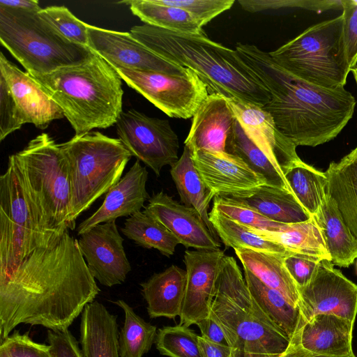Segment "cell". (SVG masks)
<instances>
[{
  "label": "cell",
  "mask_w": 357,
  "mask_h": 357,
  "mask_svg": "<svg viewBox=\"0 0 357 357\" xmlns=\"http://www.w3.org/2000/svg\"><path fill=\"white\" fill-rule=\"evenodd\" d=\"M100 291L78 240L65 232L0 278V342L21 324L68 330Z\"/></svg>",
  "instance_id": "obj_1"
},
{
  "label": "cell",
  "mask_w": 357,
  "mask_h": 357,
  "mask_svg": "<svg viewBox=\"0 0 357 357\" xmlns=\"http://www.w3.org/2000/svg\"><path fill=\"white\" fill-rule=\"evenodd\" d=\"M236 51L271 94L262 108L296 146L333 139L352 118L356 100L344 87L330 89L300 79L255 45L238 43Z\"/></svg>",
  "instance_id": "obj_2"
},
{
  "label": "cell",
  "mask_w": 357,
  "mask_h": 357,
  "mask_svg": "<svg viewBox=\"0 0 357 357\" xmlns=\"http://www.w3.org/2000/svg\"><path fill=\"white\" fill-rule=\"evenodd\" d=\"M130 34L160 56L191 69L204 82L209 94L252 103L263 107L271 94L238 52L209 39L204 33H175L144 24Z\"/></svg>",
  "instance_id": "obj_3"
},
{
  "label": "cell",
  "mask_w": 357,
  "mask_h": 357,
  "mask_svg": "<svg viewBox=\"0 0 357 357\" xmlns=\"http://www.w3.org/2000/svg\"><path fill=\"white\" fill-rule=\"evenodd\" d=\"M29 74L61 109L75 135L112 126L123 112L122 79L93 51L78 64Z\"/></svg>",
  "instance_id": "obj_4"
},
{
  "label": "cell",
  "mask_w": 357,
  "mask_h": 357,
  "mask_svg": "<svg viewBox=\"0 0 357 357\" xmlns=\"http://www.w3.org/2000/svg\"><path fill=\"white\" fill-rule=\"evenodd\" d=\"M210 317L222 328L234 357H280L291 346L252 297L233 257L222 259Z\"/></svg>",
  "instance_id": "obj_5"
},
{
  "label": "cell",
  "mask_w": 357,
  "mask_h": 357,
  "mask_svg": "<svg viewBox=\"0 0 357 357\" xmlns=\"http://www.w3.org/2000/svg\"><path fill=\"white\" fill-rule=\"evenodd\" d=\"M41 230L50 245L75 227L71 223V184L68 165L61 149L47 133L32 139L15 153Z\"/></svg>",
  "instance_id": "obj_6"
},
{
  "label": "cell",
  "mask_w": 357,
  "mask_h": 357,
  "mask_svg": "<svg viewBox=\"0 0 357 357\" xmlns=\"http://www.w3.org/2000/svg\"><path fill=\"white\" fill-rule=\"evenodd\" d=\"M71 184L70 221L76 219L121 178L132 155L118 138L98 131L75 135L60 144Z\"/></svg>",
  "instance_id": "obj_7"
},
{
  "label": "cell",
  "mask_w": 357,
  "mask_h": 357,
  "mask_svg": "<svg viewBox=\"0 0 357 357\" xmlns=\"http://www.w3.org/2000/svg\"><path fill=\"white\" fill-rule=\"evenodd\" d=\"M0 40L28 73L78 64L93 52L66 39L35 10L0 7Z\"/></svg>",
  "instance_id": "obj_8"
},
{
  "label": "cell",
  "mask_w": 357,
  "mask_h": 357,
  "mask_svg": "<svg viewBox=\"0 0 357 357\" xmlns=\"http://www.w3.org/2000/svg\"><path fill=\"white\" fill-rule=\"evenodd\" d=\"M268 54L287 72L326 89L344 88L351 72L343 40L342 15L310 26Z\"/></svg>",
  "instance_id": "obj_9"
},
{
  "label": "cell",
  "mask_w": 357,
  "mask_h": 357,
  "mask_svg": "<svg viewBox=\"0 0 357 357\" xmlns=\"http://www.w3.org/2000/svg\"><path fill=\"white\" fill-rule=\"evenodd\" d=\"M49 246L15 154L10 155L0 176V278L36 249Z\"/></svg>",
  "instance_id": "obj_10"
},
{
  "label": "cell",
  "mask_w": 357,
  "mask_h": 357,
  "mask_svg": "<svg viewBox=\"0 0 357 357\" xmlns=\"http://www.w3.org/2000/svg\"><path fill=\"white\" fill-rule=\"evenodd\" d=\"M116 70L127 85L169 117H193L209 95L207 86L190 68L185 75Z\"/></svg>",
  "instance_id": "obj_11"
},
{
  "label": "cell",
  "mask_w": 357,
  "mask_h": 357,
  "mask_svg": "<svg viewBox=\"0 0 357 357\" xmlns=\"http://www.w3.org/2000/svg\"><path fill=\"white\" fill-rule=\"evenodd\" d=\"M115 125L119 139L132 156L150 167L157 176L163 167L178 160V139L167 120L131 109L123 111Z\"/></svg>",
  "instance_id": "obj_12"
},
{
  "label": "cell",
  "mask_w": 357,
  "mask_h": 357,
  "mask_svg": "<svg viewBox=\"0 0 357 357\" xmlns=\"http://www.w3.org/2000/svg\"><path fill=\"white\" fill-rule=\"evenodd\" d=\"M298 291L300 327L320 314H333L355 321L357 284L335 268L331 261L321 260L310 281L298 288Z\"/></svg>",
  "instance_id": "obj_13"
},
{
  "label": "cell",
  "mask_w": 357,
  "mask_h": 357,
  "mask_svg": "<svg viewBox=\"0 0 357 357\" xmlns=\"http://www.w3.org/2000/svg\"><path fill=\"white\" fill-rule=\"evenodd\" d=\"M89 47L115 69L121 68L170 75H185L182 67L156 54L137 40L130 32H121L89 25Z\"/></svg>",
  "instance_id": "obj_14"
},
{
  "label": "cell",
  "mask_w": 357,
  "mask_h": 357,
  "mask_svg": "<svg viewBox=\"0 0 357 357\" xmlns=\"http://www.w3.org/2000/svg\"><path fill=\"white\" fill-rule=\"evenodd\" d=\"M78 245L91 273L102 285L112 287L125 282L131 266L116 221L98 225L82 234Z\"/></svg>",
  "instance_id": "obj_15"
},
{
  "label": "cell",
  "mask_w": 357,
  "mask_h": 357,
  "mask_svg": "<svg viewBox=\"0 0 357 357\" xmlns=\"http://www.w3.org/2000/svg\"><path fill=\"white\" fill-rule=\"evenodd\" d=\"M225 256L220 249L185 251L186 284L179 324L189 327L210 317Z\"/></svg>",
  "instance_id": "obj_16"
},
{
  "label": "cell",
  "mask_w": 357,
  "mask_h": 357,
  "mask_svg": "<svg viewBox=\"0 0 357 357\" xmlns=\"http://www.w3.org/2000/svg\"><path fill=\"white\" fill-rule=\"evenodd\" d=\"M226 98L247 135L284 176L302 161L296 146L278 130L268 112L236 98Z\"/></svg>",
  "instance_id": "obj_17"
},
{
  "label": "cell",
  "mask_w": 357,
  "mask_h": 357,
  "mask_svg": "<svg viewBox=\"0 0 357 357\" xmlns=\"http://www.w3.org/2000/svg\"><path fill=\"white\" fill-rule=\"evenodd\" d=\"M195 167L215 196H231L266 184L265 178L239 158L227 152H191Z\"/></svg>",
  "instance_id": "obj_18"
},
{
  "label": "cell",
  "mask_w": 357,
  "mask_h": 357,
  "mask_svg": "<svg viewBox=\"0 0 357 357\" xmlns=\"http://www.w3.org/2000/svg\"><path fill=\"white\" fill-rule=\"evenodd\" d=\"M144 208L161 222L185 248L196 250L220 249V242L195 208L175 201L163 191L150 197Z\"/></svg>",
  "instance_id": "obj_19"
},
{
  "label": "cell",
  "mask_w": 357,
  "mask_h": 357,
  "mask_svg": "<svg viewBox=\"0 0 357 357\" xmlns=\"http://www.w3.org/2000/svg\"><path fill=\"white\" fill-rule=\"evenodd\" d=\"M148 171L137 160L126 174L107 192L101 206L82 221L77 229L80 236L95 226L130 217L144 207L150 197L146 185Z\"/></svg>",
  "instance_id": "obj_20"
},
{
  "label": "cell",
  "mask_w": 357,
  "mask_h": 357,
  "mask_svg": "<svg viewBox=\"0 0 357 357\" xmlns=\"http://www.w3.org/2000/svg\"><path fill=\"white\" fill-rule=\"evenodd\" d=\"M0 74L3 75L22 113L26 123L46 129L64 114L59 105L27 73L21 70L0 54Z\"/></svg>",
  "instance_id": "obj_21"
},
{
  "label": "cell",
  "mask_w": 357,
  "mask_h": 357,
  "mask_svg": "<svg viewBox=\"0 0 357 357\" xmlns=\"http://www.w3.org/2000/svg\"><path fill=\"white\" fill-rule=\"evenodd\" d=\"M354 324L336 315L317 314L300 327L291 344L314 356H347L353 353Z\"/></svg>",
  "instance_id": "obj_22"
},
{
  "label": "cell",
  "mask_w": 357,
  "mask_h": 357,
  "mask_svg": "<svg viewBox=\"0 0 357 357\" xmlns=\"http://www.w3.org/2000/svg\"><path fill=\"white\" fill-rule=\"evenodd\" d=\"M235 119L225 97L209 94L192 117L185 146L191 152H225L226 140Z\"/></svg>",
  "instance_id": "obj_23"
},
{
  "label": "cell",
  "mask_w": 357,
  "mask_h": 357,
  "mask_svg": "<svg viewBox=\"0 0 357 357\" xmlns=\"http://www.w3.org/2000/svg\"><path fill=\"white\" fill-rule=\"evenodd\" d=\"M79 342L84 357H120L117 317L94 301L81 314Z\"/></svg>",
  "instance_id": "obj_24"
},
{
  "label": "cell",
  "mask_w": 357,
  "mask_h": 357,
  "mask_svg": "<svg viewBox=\"0 0 357 357\" xmlns=\"http://www.w3.org/2000/svg\"><path fill=\"white\" fill-rule=\"evenodd\" d=\"M186 271L172 265L140 284L151 318L180 317L185 296Z\"/></svg>",
  "instance_id": "obj_25"
},
{
  "label": "cell",
  "mask_w": 357,
  "mask_h": 357,
  "mask_svg": "<svg viewBox=\"0 0 357 357\" xmlns=\"http://www.w3.org/2000/svg\"><path fill=\"white\" fill-rule=\"evenodd\" d=\"M225 197L243 203L279 223H299L312 218L291 192L267 184Z\"/></svg>",
  "instance_id": "obj_26"
},
{
  "label": "cell",
  "mask_w": 357,
  "mask_h": 357,
  "mask_svg": "<svg viewBox=\"0 0 357 357\" xmlns=\"http://www.w3.org/2000/svg\"><path fill=\"white\" fill-rule=\"evenodd\" d=\"M326 194L335 202L342 218L357 239V147L324 172Z\"/></svg>",
  "instance_id": "obj_27"
},
{
  "label": "cell",
  "mask_w": 357,
  "mask_h": 357,
  "mask_svg": "<svg viewBox=\"0 0 357 357\" xmlns=\"http://www.w3.org/2000/svg\"><path fill=\"white\" fill-rule=\"evenodd\" d=\"M312 217L321 229L331 262L349 267L357 259V239L342 218L335 201L326 194Z\"/></svg>",
  "instance_id": "obj_28"
},
{
  "label": "cell",
  "mask_w": 357,
  "mask_h": 357,
  "mask_svg": "<svg viewBox=\"0 0 357 357\" xmlns=\"http://www.w3.org/2000/svg\"><path fill=\"white\" fill-rule=\"evenodd\" d=\"M234 251L243 268L264 284L280 291L293 305L298 307V288L284 263L287 255L250 249H234Z\"/></svg>",
  "instance_id": "obj_29"
},
{
  "label": "cell",
  "mask_w": 357,
  "mask_h": 357,
  "mask_svg": "<svg viewBox=\"0 0 357 357\" xmlns=\"http://www.w3.org/2000/svg\"><path fill=\"white\" fill-rule=\"evenodd\" d=\"M170 167V174L181 202L196 209L210 230L217 236L210 222L208 212L209 204L215 195L195 167L190 149L185 146L180 158Z\"/></svg>",
  "instance_id": "obj_30"
},
{
  "label": "cell",
  "mask_w": 357,
  "mask_h": 357,
  "mask_svg": "<svg viewBox=\"0 0 357 357\" xmlns=\"http://www.w3.org/2000/svg\"><path fill=\"white\" fill-rule=\"evenodd\" d=\"M248 290L270 319L291 340L299 329V308L293 305L280 291L264 284L248 270L243 268Z\"/></svg>",
  "instance_id": "obj_31"
},
{
  "label": "cell",
  "mask_w": 357,
  "mask_h": 357,
  "mask_svg": "<svg viewBox=\"0 0 357 357\" xmlns=\"http://www.w3.org/2000/svg\"><path fill=\"white\" fill-rule=\"evenodd\" d=\"M119 3L129 6L132 14L144 24L183 34L204 33L198 22L181 8L158 4L153 0H127Z\"/></svg>",
  "instance_id": "obj_32"
},
{
  "label": "cell",
  "mask_w": 357,
  "mask_h": 357,
  "mask_svg": "<svg viewBox=\"0 0 357 357\" xmlns=\"http://www.w3.org/2000/svg\"><path fill=\"white\" fill-rule=\"evenodd\" d=\"M225 152L241 159L252 170L262 176L267 185L291 192L284 174L250 139L236 119L228 134Z\"/></svg>",
  "instance_id": "obj_33"
},
{
  "label": "cell",
  "mask_w": 357,
  "mask_h": 357,
  "mask_svg": "<svg viewBox=\"0 0 357 357\" xmlns=\"http://www.w3.org/2000/svg\"><path fill=\"white\" fill-rule=\"evenodd\" d=\"M256 231L266 239L282 245L293 253L310 255L331 261L321 229L313 217L303 222L284 224L276 231L259 229Z\"/></svg>",
  "instance_id": "obj_34"
},
{
  "label": "cell",
  "mask_w": 357,
  "mask_h": 357,
  "mask_svg": "<svg viewBox=\"0 0 357 357\" xmlns=\"http://www.w3.org/2000/svg\"><path fill=\"white\" fill-rule=\"evenodd\" d=\"M208 215L215 234L227 247L234 250L250 249L284 255L293 253L282 245L261 236L255 229L236 222L213 208Z\"/></svg>",
  "instance_id": "obj_35"
},
{
  "label": "cell",
  "mask_w": 357,
  "mask_h": 357,
  "mask_svg": "<svg viewBox=\"0 0 357 357\" xmlns=\"http://www.w3.org/2000/svg\"><path fill=\"white\" fill-rule=\"evenodd\" d=\"M121 231L137 245L156 249L167 257L172 255L180 244L169 229L144 210L128 218Z\"/></svg>",
  "instance_id": "obj_36"
},
{
  "label": "cell",
  "mask_w": 357,
  "mask_h": 357,
  "mask_svg": "<svg viewBox=\"0 0 357 357\" xmlns=\"http://www.w3.org/2000/svg\"><path fill=\"white\" fill-rule=\"evenodd\" d=\"M113 303L124 312V323L119 335L120 357H143L155 343L156 326L137 314L125 301L119 299Z\"/></svg>",
  "instance_id": "obj_37"
},
{
  "label": "cell",
  "mask_w": 357,
  "mask_h": 357,
  "mask_svg": "<svg viewBox=\"0 0 357 357\" xmlns=\"http://www.w3.org/2000/svg\"><path fill=\"white\" fill-rule=\"evenodd\" d=\"M284 177L303 207L310 215H314L326 195L327 178L325 173L302 160L289 169Z\"/></svg>",
  "instance_id": "obj_38"
},
{
  "label": "cell",
  "mask_w": 357,
  "mask_h": 357,
  "mask_svg": "<svg viewBox=\"0 0 357 357\" xmlns=\"http://www.w3.org/2000/svg\"><path fill=\"white\" fill-rule=\"evenodd\" d=\"M155 344L162 355L169 357H202L199 335L183 324L158 329Z\"/></svg>",
  "instance_id": "obj_39"
},
{
  "label": "cell",
  "mask_w": 357,
  "mask_h": 357,
  "mask_svg": "<svg viewBox=\"0 0 357 357\" xmlns=\"http://www.w3.org/2000/svg\"><path fill=\"white\" fill-rule=\"evenodd\" d=\"M213 208L227 218L255 229L276 231L284 224L274 222L257 210L229 197L215 196Z\"/></svg>",
  "instance_id": "obj_40"
},
{
  "label": "cell",
  "mask_w": 357,
  "mask_h": 357,
  "mask_svg": "<svg viewBox=\"0 0 357 357\" xmlns=\"http://www.w3.org/2000/svg\"><path fill=\"white\" fill-rule=\"evenodd\" d=\"M39 13L66 39L89 47V24L76 17L68 8L52 6L42 8Z\"/></svg>",
  "instance_id": "obj_41"
},
{
  "label": "cell",
  "mask_w": 357,
  "mask_h": 357,
  "mask_svg": "<svg viewBox=\"0 0 357 357\" xmlns=\"http://www.w3.org/2000/svg\"><path fill=\"white\" fill-rule=\"evenodd\" d=\"M155 3L174 6L188 12L203 27L222 13L229 10L234 0H153Z\"/></svg>",
  "instance_id": "obj_42"
},
{
  "label": "cell",
  "mask_w": 357,
  "mask_h": 357,
  "mask_svg": "<svg viewBox=\"0 0 357 357\" xmlns=\"http://www.w3.org/2000/svg\"><path fill=\"white\" fill-rule=\"evenodd\" d=\"M0 357H54L50 345L34 342L28 333L14 331L0 342Z\"/></svg>",
  "instance_id": "obj_43"
},
{
  "label": "cell",
  "mask_w": 357,
  "mask_h": 357,
  "mask_svg": "<svg viewBox=\"0 0 357 357\" xmlns=\"http://www.w3.org/2000/svg\"><path fill=\"white\" fill-rule=\"evenodd\" d=\"M25 123L24 116L8 83L0 74V141L2 142Z\"/></svg>",
  "instance_id": "obj_44"
},
{
  "label": "cell",
  "mask_w": 357,
  "mask_h": 357,
  "mask_svg": "<svg viewBox=\"0 0 357 357\" xmlns=\"http://www.w3.org/2000/svg\"><path fill=\"white\" fill-rule=\"evenodd\" d=\"M238 2L250 13L284 8H302L319 12L342 7L341 1L238 0Z\"/></svg>",
  "instance_id": "obj_45"
},
{
  "label": "cell",
  "mask_w": 357,
  "mask_h": 357,
  "mask_svg": "<svg viewBox=\"0 0 357 357\" xmlns=\"http://www.w3.org/2000/svg\"><path fill=\"white\" fill-rule=\"evenodd\" d=\"M343 40L351 70L357 63V1L342 0Z\"/></svg>",
  "instance_id": "obj_46"
},
{
  "label": "cell",
  "mask_w": 357,
  "mask_h": 357,
  "mask_svg": "<svg viewBox=\"0 0 357 357\" xmlns=\"http://www.w3.org/2000/svg\"><path fill=\"white\" fill-rule=\"evenodd\" d=\"M321 260L310 255L292 253L284 257V263L298 288H300L310 281Z\"/></svg>",
  "instance_id": "obj_47"
},
{
  "label": "cell",
  "mask_w": 357,
  "mask_h": 357,
  "mask_svg": "<svg viewBox=\"0 0 357 357\" xmlns=\"http://www.w3.org/2000/svg\"><path fill=\"white\" fill-rule=\"evenodd\" d=\"M47 334L54 357H84L77 340L68 329L63 331L47 330Z\"/></svg>",
  "instance_id": "obj_48"
},
{
  "label": "cell",
  "mask_w": 357,
  "mask_h": 357,
  "mask_svg": "<svg viewBox=\"0 0 357 357\" xmlns=\"http://www.w3.org/2000/svg\"><path fill=\"white\" fill-rule=\"evenodd\" d=\"M195 325L199 327L202 337L218 344L228 345L222 328L210 317L199 321Z\"/></svg>",
  "instance_id": "obj_49"
},
{
  "label": "cell",
  "mask_w": 357,
  "mask_h": 357,
  "mask_svg": "<svg viewBox=\"0 0 357 357\" xmlns=\"http://www.w3.org/2000/svg\"><path fill=\"white\" fill-rule=\"evenodd\" d=\"M199 344L202 357H234L228 345L211 342L202 335H199Z\"/></svg>",
  "instance_id": "obj_50"
},
{
  "label": "cell",
  "mask_w": 357,
  "mask_h": 357,
  "mask_svg": "<svg viewBox=\"0 0 357 357\" xmlns=\"http://www.w3.org/2000/svg\"><path fill=\"white\" fill-rule=\"evenodd\" d=\"M0 7L35 11L42 9L37 0H0Z\"/></svg>",
  "instance_id": "obj_51"
},
{
  "label": "cell",
  "mask_w": 357,
  "mask_h": 357,
  "mask_svg": "<svg viewBox=\"0 0 357 357\" xmlns=\"http://www.w3.org/2000/svg\"><path fill=\"white\" fill-rule=\"evenodd\" d=\"M280 357H314V356L298 347L291 344L289 349Z\"/></svg>",
  "instance_id": "obj_52"
},
{
  "label": "cell",
  "mask_w": 357,
  "mask_h": 357,
  "mask_svg": "<svg viewBox=\"0 0 357 357\" xmlns=\"http://www.w3.org/2000/svg\"><path fill=\"white\" fill-rule=\"evenodd\" d=\"M314 357H356V356L352 353L351 354H349L347 356H314Z\"/></svg>",
  "instance_id": "obj_53"
},
{
  "label": "cell",
  "mask_w": 357,
  "mask_h": 357,
  "mask_svg": "<svg viewBox=\"0 0 357 357\" xmlns=\"http://www.w3.org/2000/svg\"><path fill=\"white\" fill-rule=\"evenodd\" d=\"M351 71L352 72V73L354 75V79L356 80V82L357 84V67H355V68H352L351 70Z\"/></svg>",
  "instance_id": "obj_54"
},
{
  "label": "cell",
  "mask_w": 357,
  "mask_h": 357,
  "mask_svg": "<svg viewBox=\"0 0 357 357\" xmlns=\"http://www.w3.org/2000/svg\"><path fill=\"white\" fill-rule=\"evenodd\" d=\"M356 269H357V261H356Z\"/></svg>",
  "instance_id": "obj_55"
}]
</instances>
